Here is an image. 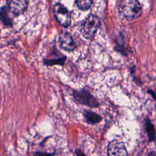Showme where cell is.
<instances>
[{"mask_svg": "<svg viewBox=\"0 0 156 156\" xmlns=\"http://www.w3.org/2000/svg\"><path fill=\"white\" fill-rule=\"evenodd\" d=\"M76 154L77 156H86L85 155V154L79 149H76Z\"/></svg>", "mask_w": 156, "mask_h": 156, "instance_id": "obj_14", "label": "cell"}, {"mask_svg": "<svg viewBox=\"0 0 156 156\" xmlns=\"http://www.w3.org/2000/svg\"><path fill=\"white\" fill-rule=\"evenodd\" d=\"M99 26V18L95 15L90 14L82 23V34L87 39H92L94 37Z\"/></svg>", "mask_w": 156, "mask_h": 156, "instance_id": "obj_2", "label": "cell"}, {"mask_svg": "<svg viewBox=\"0 0 156 156\" xmlns=\"http://www.w3.org/2000/svg\"><path fill=\"white\" fill-rule=\"evenodd\" d=\"M120 15L127 20H133L139 18L142 13L141 5L135 0H124L118 5Z\"/></svg>", "mask_w": 156, "mask_h": 156, "instance_id": "obj_1", "label": "cell"}, {"mask_svg": "<svg viewBox=\"0 0 156 156\" xmlns=\"http://www.w3.org/2000/svg\"><path fill=\"white\" fill-rule=\"evenodd\" d=\"M60 47L66 51H73L76 48V44L71 34L67 32L60 33L58 37Z\"/></svg>", "mask_w": 156, "mask_h": 156, "instance_id": "obj_5", "label": "cell"}, {"mask_svg": "<svg viewBox=\"0 0 156 156\" xmlns=\"http://www.w3.org/2000/svg\"><path fill=\"white\" fill-rule=\"evenodd\" d=\"M29 2L25 0H12L8 2V9L15 16L23 14L28 7Z\"/></svg>", "mask_w": 156, "mask_h": 156, "instance_id": "obj_7", "label": "cell"}, {"mask_svg": "<svg viewBox=\"0 0 156 156\" xmlns=\"http://www.w3.org/2000/svg\"><path fill=\"white\" fill-rule=\"evenodd\" d=\"M83 115L86 121L90 124H97L102 120V117L99 115L90 110H84Z\"/></svg>", "mask_w": 156, "mask_h": 156, "instance_id": "obj_9", "label": "cell"}, {"mask_svg": "<svg viewBox=\"0 0 156 156\" xmlns=\"http://www.w3.org/2000/svg\"><path fill=\"white\" fill-rule=\"evenodd\" d=\"M73 96L76 101L78 102V103L90 107L96 108L99 106V102L95 97L85 90L74 91L73 92Z\"/></svg>", "mask_w": 156, "mask_h": 156, "instance_id": "obj_4", "label": "cell"}, {"mask_svg": "<svg viewBox=\"0 0 156 156\" xmlns=\"http://www.w3.org/2000/svg\"><path fill=\"white\" fill-rule=\"evenodd\" d=\"M144 129L147 133L148 140L149 142H152L156 139V131L154 124L151 122L149 119H146L144 122Z\"/></svg>", "mask_w": 156, "mask_h": 156, "instance_id": "obj_8", "label": "cell"}, {"mask_svg": "<svg viewBox=\"0 0 156 156\" xmlns=\"http://www.w3.org/2000/svg\"><path fill=\"white\" fill-rule=\"evenodd\" d=\"M107 156H127V151L123 143L116 140L109 142Z\"/></svg>", "mask_w": 156, "mask_h": 156, "instance_id": "obj_6", "label": "cell"}, {"mask_svg": "<svg viewBox=\"0 0 156 156\" xmlns=\"http://www.w3.org/2000/svg\"><path fill=\"white\" fill-rule=\"evenodd\" d=\"M1 20L5 25L11 26L12 24V20L9 16L8 12L7 10V9L5 7H1Z\"/></svg>", "mask_w": 156, "mask_h": 156, "instance_id": "obj_10", "label": "cell"}, {"mask_svg": "<svg viewBox=\"0 0 156 156\" xmlns=\"http://www.w3.org/2000/svg\"><path fill=\"white\" fill-rule=\"evenodd\" d=\"M53 13L57 22L65 27H68L71 22V13L62 3H55L53 6Z\"/></svg>", "mask_w": 156, "mask_h": 156, "instance_id": "obj_3", "label": "cell"}, {"mask_svg": "<svg viewBox=\"0 0 156 156\" xmlns=\"http://www.w3.org/2000/svg\"><path fill=\"white\" fill-rule=\"evenodd\" d=\"M148 156H156V152H152L150 154H149Z\"/></svg>", "mask_w": 156, "mask_h": 156, "instance_id": "obj_15", "label": "cell"}, {"mask_svg": "<svg viewBox=\"0 0 156 156\" xmlns=\"http://www.w3.org/2000/svg\"><path fill=\"white\" fill-rule=\"evenodd\" d=\"M77 7L81 10H86L91 7L93 1L90 0H84V1H75Z\"/></svg>", "mask_w": 156, "mask_h": 156, "instance_id": "obj_11", "label": "cell"}, {"mask_svg": "<svg viewBox=\"0 0 156 156\" xmlns=\"http://www.w3.org/2000/svg\"><path fill=\"white\" fill-rule=\"evenodd\" d=\"M147 92H148V93H149L150 94H151V96H152L153 99H154L155 101V102H156V93H155V91L151 90H147Z\"/></svg>", "mask_w": 156, "mask_h": 156, "instance_id": "obj_13", "label": "cell"}, {"mask_svg": "<svg viewBox=\"0 0 156 156\" xmlns=\"http://www.w3.org/2000/svg\"><path fill=\"white\" fill-rule=\"evenodd\" d=\"M35 156H52L54 155L53 153L50 154V153H43V152H35L34 154Z\"/></svg>", "mask_w": 156, "mask_h": 156, "instance_id": "obj_12", "label": "cell"}]
</instances>
